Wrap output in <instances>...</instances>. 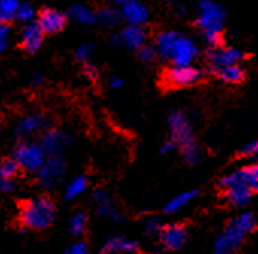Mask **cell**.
I'll use <instances>...</instances> for the list:
<instances>
[{"label": "cell", "mask_w": 258, "mask_h": 254, "mask_svg": "<svg viewBox=\"0 0 258 254\" xmlns=\"http://www.w3.org/2000/svg\"><path fill=\"white\" fill-rule=\"evenodd\" d=\"M241 154L244 157H250V159H258V139L247 143L243 149H241Z\"/></svg>", "instance_id": "d590c367"}, {"label": "cell", "mask_w": 258, "mask_h": 254, "mask_svg": "<svg viewBox=\"0 0 258 254\" xmlns=\"http://www.w3.org/2000/svg\"><path fill=\"white\" fill-rule=\"evenodd\" d=\"M164 225H163V222H161L160 218L152 216V218H148L145 221V230H146L148 234H160V231H161Z\"/></svg>", "instance_id": "4dcf8cb0"}, {"label": "cell", "mask_w": 258, "mask_h": 254, "mask_svg": "<svg viewBox=\"0 0 258 254\" xmlns=\"http://www.w3.org/2000/svg\"><path fill=\"white\" fill-rule=\"evenodd\" d=\"M157 55L170 61L172 64H193L199 49L196 41L176 31H164L155 40Z\"/></svg>", "instance_id": "6da1fadb"}, {"label": "cell", "mask_w": 258, "mask_h": 254, "mask_svg": "<svg viewBox=\"0 0 258 254\" xmlns=\"http://www.w3.org/2000/svg\"><path fill=\"white\" fill-rule=\"evenodd\" d=\"M154 254H170V252L166 249V251H157V252H154Z\"/></svg>", "instance_id": "b9f144b4"}, {"label": "cell", "mask_w": 258, "mask_h": 254, "mask_svg": "<svg viewBox=\"0 0 258 254\" xmlns=\"http://www.w3.org/2000/svg\"><path fill=\"white\" fill-rule=\"evenodd\" d=\"M201 78V69L193 64H173L164 73V81L172 87H188L199 82Z\"/></svg>", "instance_id": "9c48e42d"}, {"label": "cell", "mask_w": 258, "mask_h": 254, "mask_svg": "<svg viewBox=\"0 0 258 254\" xmlns=\"http://www.w3.org/2000/svg\"><path fill=\"white\" fill-rule=\"evenodd\" d=\"M70 16L75 22L81 23V25H93L96 22V14L84 5H76L72 8Z\"/></svg>", "instance_id": "d4e9b609"}, {"label": "cell", "mask_w": 258, "mask_h": 254, "mask_svg": "<svg viewBox=\"0 0 258 254\" xmlns=\"http://www.w3.org/2000/svg\"><path fill=\"white\" fill-rule=\"evenodd\" d=\"M47 125V119L41 113H32L25 117H22L17 123V134L22 137L34 136L40 131H43Z\"/></svg>", "instance_id": "9a60e30c"}, {"label": "cell", "mask_w": 258, "mask_h": 254, "mask_svg": "<svg viewBox=\"0 0 258 254\" xmlns=\"http://www.w3.org/2000/svg\"><path fill=\"white\" fill-rule=\"evenodd\" d=\"M20 168L14 159H7L0 163V178H16Z\"/></svg>", "instance_id": "83f0119b"}, {"label": "cell", "mask_w": 258, "mask_h": 254, "mask_svg": "<svg viewBox=\"0 0 258 254\" xmlns=\"http://www.w3.org/2000/svg\"><path fill=\"white\" fill-rule=\"evenodd\" d=\"M175 148H176V143L170 139L169 142H166V143L161 146V153H163V154H167V153H172Z\"/></svg>", "instance_id": "74e56055"}, {"label": "cell", "mask_w": 258, "mask_h": 254, "mask_svg": "<svg viewBox=\"0 0 258 254\" xmlns=\"http://www.w3.org/2000/svg\"><path fill=\"white\" fill-rule=\"evenodd\" d=\"M16 187L17 186H16L14 178H0V192L8 193V192H13Z\"/></svg>", "instance_id": "8d00e7d4"}, {"label": "cell", "mask_w": 258, "mask_h": 254, "mask_svg": "<svg viewBox=\"0 0 258 254\" xmlns=\"http://www.w3.org/2000/svg\"><path fill=\"white\" fill-rule=\"evenodd\" d=\"M188 240V231L184 225H166L160 231V242L167 251H179Z\"/></svg>", "instance_id": "8fae6325"}, {"label": "cell", "mask_w": 258, "mask_h": 254, "mask_svg": "<svg viewBox=\"0 0 258 254\" xmlns=\"http://www.w3.org/2000/svg\"><path fill=\"white\" fill-rule=\"evenodd\" d=\"M64 174H66V165L61 156H47L44 163L37 171V180L43 187L52 189L59 184Z\"/></svg>", "instance_id": "ba28073f"}, {"label": "cell", "mask_w": 258, "mask_h": 254, "mask_svg": "<svg viewBox=\"0 0 258 254\" xmlns=\"http://www.w3.org/2000/svg\"><path fill=\"white\" fill-rule=\"evenodd\" d=\"M22 46L28 52H35L40 49L44 40V31L38 25V22H29L22 31Z\"/></svg>", "instance_id": "2e32d148"}, {"label": "cell", "mask_w": 258, "mask_h": 254, "mask_svg": "<svg viewBox=\"0 0 258 254\" xmlns=\"http://www.w3.org/2000/svg\"><path fill=\"white\" fill-rule=\"evenodd\" d=\"M70 139L64 133L53 130V131H47L43 134L40 145L43 146L47 156H61V153L67 148Z\"/></svg>", "instance_id": "e0dca14e"}, {"label": "cell", "mask_w": 258, "mask_h": 254, "mask_svg": "<svg viewBox=\"0 0 258 254\" xmlns=\"http://www.w3.org/2000/svg\"><path fill=\"white\" fill-rule=\"evenodd\" d=\"M87 230V216L84 213H76L70 218L69 222V231L72 236H82Z\"/></svg>", "instance_id": "4316f807"}, {"label": "cell", "mask_w": 258, "mask_h": 254, "mask_svg": "<svg viewBox=\"0 0 258 254\" xmlns=\"http://www.w3.org/2000/svg\"><path fill=\"white\" fill-rule=\"evenodd\" d=\"M229 224L232 227H235L237 230H240L241 233L247 234V233H250L256 227V218H255L253 213L244 212V213H240L238 216H235Z\"/></svg>", "instance_id": "cb8c5ba5"}, {"label": "cell", "mask_w": 258, "mask_h": 254, "mask_svg": "<svg viewBox=\"0 0 258 254\" xmlns=\"http://www.w3.org/2000/svg\"><path fill=\"white\" fill-rule=\"evenodd\" d=\"M64 254H90V249L85 242H75L64 251Z\"/></svg>", "instance_id": "836d02e7"}, {"label": "cell", "mask_w": 258, "mask_h": 254, "mask_svg": "<svg viewBox=\"0 0 258 254\" xmlns=\"http://www.w3.org/2000/svg\"><path fill=\"white\" fill-rule=\"evenodd\" d=\"M91 52H93V46L91 44H81L78 49H76V58L82 63H87L91 57Z\"/></svg>", "instance_id": "e575fe53"}, {"label": "cell", "mask_w": 258, "mask_h": 254, "mask_svg": "<svg viewBox=\"0 0 258 254\" xmlns=\"http://www.w3.org/2000/svg\"><path fill=\"white\" fill-rule=\"evenodd\" d=\"M155 57H157V50H155V47H152V46H142L140 49H139V58L143 61V63H152L154 60H155Z\"/></svg>", "instance_id": "d6a6232c"}, {"label": "cell", "mask_w": 258, "mask_h": 254, "mask_svg": "<svg viewBox=\"0 0 258 254\" xmlns=\"http://www.w3.org/2000/svg\"><path fill=\"white\" fill-rule=\"evenodd\" d=\"M108 2H112V4H123L124 0H108Z\"/></svg>", "instance_id": "60d3db41"}, {"label": "cell", "mask_w": 258, "mask_h": 254, "mask_svg": "<svg viewBox=\"0 0 258 254\" xmlns=\"http://www.w3.org/2000/svg\"><path fill=\"white\" fill-rule=\"evenodd\" d=\"M198 195H199L198 190H187V192H182V193L176 195L175 198H172V199L166 204L164 212L169 213V215L178 213V212H181L185 206H188Z\"/></svg>", "instance_id": "44dd1931"}, {"label": "cell", "mask_w": 258, "mask_h": 254, "mask_svg": "<svg viewBox=\"0 0 258 254\" xmlns=\"http://www.w3.org/2000/svg\"><path fill=\"white\" fill-rule=\"evenodd\" d=\"M219 78L226 84H238L244 79V69L241 64H231L217 72Z\"/></svg>", "instance_id": "7402d4cb"}, {"label": "cell", "mask_w": 258, "mask_h": 254, "mask_svg": "<svg viewBox=\"0 0 258 254\" xmlns=\"http://www.w3.org/2000/svg\"><path fill=\"white\" fill-rule=\"evenodd\" d=\"M38 25L44 34H56L66 26V16L58 10H43L38 17Z\"/></svg>", "instance_id": "ac0fdd59"}, {"label": "cell", "mask_w": 258, "mask_h": 254, "mask_svg": "<svg viewBox=\"0 0 258 254\" xmlns=\"http://www.w3.org/2000/svg\"><path fill=\"white\" fill-rule=\"evenodd\" d=\"M161 2H167V4H173V2H178V0H161Z\"/></svg>", "instance_id": "7bdbcfd3"}, {"label": "cell", "mask_w": 258, "mask_h": 254, "mask_svg": "<svg viewBox=\"0 0 258 254\" xmlns=\"http://www.w3.org/2000/svg\"><path fill=\"white\" fill-rule=\"evenodd\" d=\"M120 17L127 22V25L143 26L149 20V10L140 0H124L121 4Z\"/></svg>", "instance_id": "7c38bea8"}, {"label": "cell", "mask_w": 258, "mask_h": 254, "mask_svg": "<svg viewBox=\"0 0 258 254\" xmlns=\"http://www.w3.org/2000/svg\"><path fill=\"white\" fill-rule=\"evenodd\" d=\"M11 40V29L7 23H0V54H4Z\"/></svg>", "instance_id": "1f68e13d"}, {"label": "cell", "mask_w": 258, "mask_h": 254, "mask_svg": "<svg viewBox=\"0 0 258 254\" xmlns=\"http://www.w3.org/2000/svg\"><path fill=\"white\" fill-rule=\"evenodd\" d=\"M220 186L223 189L234 187V186H243L249 189L252 193L258 192V163H252L243 168H238L232 171L231 174L225 175L220 180Z\"/></svg>", "instance_id": "52a82bcc"}, {"label": "cell", "mask_w": 258, "mask_h": 254, "mask_svg": "<svg viewBox=\"0 0 258 254\" xmlns=\"http://www.w3.org/2000/svg\"><path fill=\"white\" fill-rule=\"evenodd\" d=\"M93 201L96 204V210L97 215L112 221V222H120L123 219L121 213L118 212V209L114 206V202L111 201V196L108 195L106 190L99 189L93 193Z\"/></svg>", "instance_id": "5bb4252c"}, {"label": "cell", "mask_w": 258, "mask_h": 254, "mask_svg": "<svg viewBox=\"0 0 258 254\" xmlns=\"http://www.w3.org/2000/svg\"><path fill=\"white\" fill-rule=\"evenodd\" d=\"M225 198L226 201L232 206V207H238L243 209L246 207L250 199H252V192L243 186H234V187H228L225 189Z\"/></svg>", "instance_id": "ffe728a7"}, {"label": "cell", "mask_w": 258, "mask_h": 254, "mask_svg": "<svg viewBox=\"0 0 258 254\" xmlns=\"http://www.w3.org/2000/svg\"><path fill=\"white\" fill-rule=\"evenodd\" d=\"M0 23H2V22H0Z\"/></svg>", "instance_id": "ee69618b"}, {"label": "cell", "mask_w": 258, "mask_h": 254, "mask_svg": "<svg viewBox=\"0 0 258 254\" xmlns=\"http://www.w3.org/2000/svg\"><path fill=\"white\" fill-rule=\"evenodd\" d=\"M170 137L179 146L184 160L190 165H196L202 159V151L195 140V133L188 117L182 111H172L169 116Z\"/></svg>", "instance_id": "3957f363"}, {"label": "cell", "mask_w": 258, "mask_h": 254, "mask_svg": "<svg viewBox=\"0 0 258 254\" xmlns=\"http://www.w3.org/2000/svg\"><path fill=\"white\" fill-rule=\"evenodd\" d=\"M47 154L44 153L43 146L40 143L34 142H23L16 146L14 149V160L19 165L20 169L28 172H37L40 166L44 163Z\"/></svg>", "instance_id": "5b68a950"}, {"label": "cell", "mask_w": 258, "mask_h": 254, "mask_svg": "<svg viewBox=\"0 0 258 254\" xmlns=\"http://www.w3.org/2000/svg\"><path fill=\"white\" fill-rule=\"evenodd\" d=\"M244 236V233L228 224L214 240V254H235L240 249Z\"/></svg>", "instance_id": "30bf717a"}, {"label": "cell", "mask_w": 258, "mask_h": 254, "mask_svg": "<svg viewBox=\"0 0 258 254\" xmlns=\"http://www.w3.org/2000/svg\"><path fill=\"white\" fill-rule=\"evenodd\" d=\"M226 13L216 0H199L196 25L202 34L204 41L211 47L222 43V35L225 29Z\"/></svg>", "instance_id": "7a4b0ae2"}, {"label": "cell", "mask_w": 258, "mask_h": 254, "mask_svg": "<svg viewBox=\"0 0 258 254\" xmlns=\"http://www.w3.org/2000/svg\"><path fill=\"white\" fill-rule=\"evenodd\" d=\"M96 19H99L106 26H114L118 23L121 17H120V13L112 8H103L99 14H96Z\"/></svg>", "instance_id": "f1b7e54d"}, {"label": "cell", "mask_w": 258, "mask_h": 254, "mask_svg": "<svg viewBox=\"0 0 258 254\" xmlns=\"http://www.w3.org/2000/svg\"><path fill=\"white\" fill-rule=\"evenodd\" d=\"M31 84L32 85H40V84H43V75H34L32 76V79H31Z\"/></svg>", "instance_id": "ab89813d"}, {"label": "cell", "mask_w": 258, "mask_h": 254, "mask_svg": "<svg viewBox=\"0 0 258 254\" xmlns=\"http://www.w3.org/2000/svg\"><path fill=\"white\" fill-rule=\"evenodd\" d=\"M19 5H20V0H0V22L7 23L16 19Z\"/></svg>", "instance_id": "484cf974"}, {"label": "cell", "mask_w": 258, "mask_h": 254, "mask_svg": "<svg viewBox=\"0 0 258 254\" xmlns=\"http://www.w3.org/2000/svg\"><path fill=\"white\" fill-rule=\"evenodd\" d=\"M34 17H35V8L31 4L20 2L19 10L16 13V19L22 23H29V22H34Z\"/></svg>", "instance_id": "f546056e"}, {"label": "cell", "mask_w": 258, "mask_h": 254, "mask_svg": "<svg viewBox=\"0 0 258 254\" xmlns=\"http://www.w3.org/2000/svg\"><path fill=\"white\" fill-rule=\"evenodd\" d=\"M139 251V243L136 240L126 239L121 236H112L109 237L103 246H102V254H133Z\"/></svg>", "instance_id": "d6986e66"}, {"label": "cell", "mask_w": 258, "mask_h": 254, "mask_svg": "<svg viewBox=\"0 0 258 254\" xmlns=\"http://www.w3.org/2000/svg\"><path fill=\"white\" fill-rule=\"evenodd\" d=\"M109 85H111L112 88H120V87L123 85V79L118 78V76H112V78L109 79Z\"/></svg>", "instance_id": "f35d334b"}, {"label": "cell", "mask_w": 258, "mask_h": 254, "mask_svg": "<svg viewBox=\"0 0 258 254\" xmlns=\"http://www.w3.org/2000/svg\"><path fill=\"white\" fill-rule=\"evenodd\" d=\"M244 60V54L232 46H223V44H216L211 46L208 54H207V64L210 70L217 73L220 69L231 66V64H240Z\"/></svg>", "instance_id": "8992f818"}, {"label": "cell", "mask_w": 258, "mask_h": 254, "mask_svg": "<svg viewBox=\"0 0 258 254\" xmlns=\"http://www.w3.org/2000/svg\"><path fill=\"white\" fill-rule=\"evenodd\" d=\"M56 215L53 201L47 196H37L26 201L20 209V224L28 230H44L52 225Z\"/></svg>", "instance_id": "277c9868"}, {"label": "cell", "mask_w": 258, "mask_h": 254, "mask_svg": "<svg viewBox=\"0 0 258 254\" xmlns=\"http://www.w3.org/2000/svg\"><path fill=\"white\" fill-rule=\"evenodd\" d=\"M148 35L143 26H137V25H127L124 29H121L114 38L112 43L115 44H121L126 46L129 49H140L142 46L146 44Z\"/></svg>", "instance_id": "4fadbf2b"}, {"label": "cell", "mask_w": 258, "mask_h": 254, "mask_svg": "<svg viewBox=\"0 0 258 254\" xmlns=\"http://www.w3.org/2000/svg\"><path fill=\"white\" fill-rule=\"evenodd\" d=\"M88 187V180L84 177V175H79V177H75L72 178L67 186H66V190H64V195L67 199H75L78 196H81Z\"/></svg>", "instance_id": "603a6c76"}]
</instances>
